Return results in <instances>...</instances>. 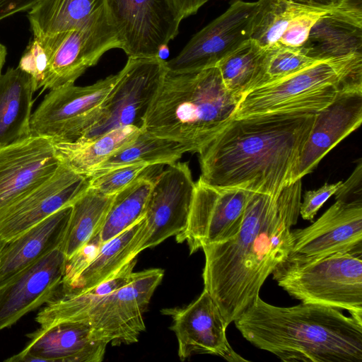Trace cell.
Segmentation results:
<instances>
[{
  "label": "cell",
  "mask_w": 362,
  "mask_h": 362,
  "mask_svg": "<svg viewBox=\"0 0 362 362\" xmlns=\"http://www.w3.org/2000/svg\"><path fill=\"white\" fill-rule=\"evenodd\" d=\"M163 275L158 268L134 272L129 283L95 300L71 322H86L99 339L112 345L137 342L146 329L143 315Z\"/></svg>",
  "instance_id": "7"
},
{
  "label": "cell",
  "mask_w": 362,
  "mask_h": 362,
  "mask_svg": "<svg viewBox=\"0 0 362 362\" xmlns=\"http://www.w3.org/2000/svg\"><path fill=\"white\" fill-rule=\"evenodd\" d=\"M293 2L310 7L334 9L339 0H291Z\"/></svg>",
  "instance_id": "43"
},
{
  "label": "cell",
  "mask_w": 362,
  "mask_h": 362,
  "mask_svg": "<svg viewBox=\"0 0 362 362\" xmlns=\"http://www.w3.org/2000/svg\"><path fill=\"white\" fill-rule=\"evenodd\" d=\"M305 6L291 0H260L251 39L264 49L279 44L290 21Z\"/></svg>",
  "instance_id": "32"
},
{
  "label": "cell",
  "mask_w": 362,
  "mask_h": 362,
  "mask_svg": "<svg viewBox=\"0 0 362 362\" xmlns=\"http://www.w3.org/2000/svg\"><path fill=\"white\" fill-rule=\"evenodd\" d=\"M7 57V49L5 45L0 42V74L6 62Z\"/></svg>",
  "instance_id": "44"
},
{
  "label": "cell",
  "mask_w": 362,
  "mask_h": 362,
  "mask_svg": "<svg viewBox=\"0 0 362 362\" xmlns=\"http://www.w3.org/2000/svg\"><path fill=\"white\" fill-rule=\"evenodd\" d=\"M27 337V346L5 361L100 362L108 344L84 321L40 327Z\"/></svg>",
  "instance_id": "20"
},
{
  "label": "cell",
  "mask_w": 362,
  "mask_h": 362,
  "mask_svg": "<svg viewBox=\"0 0 362 362\" xmlns=\"http://www.w3.org/2000/svg\"><path fill=\"white\" fill-rule=\"evenodd\" d=\"M146 232L145 216L121 233L104 243L92 262L81 273L73 284L61 293L84 292L102 283L134 259Z\"/></svg>",
  "instance_id": "24"
},
{
  "label": "cell",
  "mask_w": 362,
  "mask_h": 362,
  "mask_svg": "<svg viewBox=\"0 0 362 362\" xmlns=\"http://www.w3.org/2000/svg\"><path fill=\"white\" fill-rule=\"evenodd\" d=\"M40 40L49 55L42 90L74 84L106 52L119 48L104 6L78 27Z\"/></svg>",
  "instance_id": "9"
},
{
  "label": "cell",
  "mask_w": 362,
  "mask_h": 362,
  "mask_svg": "<svg viewBox=\"0 0 362 362\" xmlns=\"http://www.w3.org/2000/svg\"><path fill=\"white\" fill-rule=\"evenodd\" d=\"M253 192L211 186L199 178L195 187L187 226L175 235L186 242L190 254L203 246L219 243L240 230L247 202Z\"/></svg>",
  "instance_id": "13"
},
{
  "label": "cell",
  "mask_w": 362,
  "mask_h": 362,
  "mask_svg": "<svg viewBox=\"0 0 362 362\" xmlns=\"http://www.w3.org/2000/svg\"><path fill=\"white\" fill-rule=\"evenodd\" d=\"M266 49L250 39L223 59L216 66L226 89L240 99L252 90L262 73Z\"/></svg>",
  "instance_id": "31"
},
{
  "label": "cell",
  "mask_w": 362,
  "mask_h": 362,
  "mask_svg": "<svg viewBox=\"0 0 362 362\" xmlns=\"http://www.w3.org/2000/svg\"><path fill=\"white\" fill-rule=\"evenodd\" d=\"M362 122V86L340 90L333 101L315 114L300 156L295 181L312 173L337 144Z\"/></svg>",
  "instance_id": "21"
},
{
  "label": "cell",
  "mask_w": 362,
  "mask_h": 362,
  "mask_svg": "<svg viewBox=\"0 0 362 362\" xmlns=\"http://www.w3.org/2000/svg\"><path fill=\"white\" fill-rule=\"evenodd\" d=\"M118 76L117 73L89 86L74 83L50 90L32 114V135L54 142H72L85 136L96 122Z\"/></svg>",
  "instance_id": "8"
},
{
  "label": "cell",
  "mask_w": 362,
  "mask_h": 362,
  "mask_svg": "<svg viewBox=\"0 0 362 362\" xmlns=\"http://www.w3.org/2000/svg\"><path fill=\"white\" fill-rule=\"evenodd\" d=\"M362 163L359 161L350 177L336 192V200L362 201Z\"/></svg>",
  "instance_id": "39"
},
{
  "label": "cell",
  "mask_w": 362,
  "mask_h": 362,
  "mask_svg": "<svg viewBox=\"0 0 362 362\" xmlns=\"http://www.w3.org/2000/svg\"><path fill=\"white\" fill-rule=\"evenodd\" d=\"M314 113L233 118L198 153L207 185L279 195L293 183Z\"/></svg>",
  "instance_id": "2"
},
{
  "label": "cell",
  "mask_w": 362,
  "mask_h": 362,
  "mask_svg": "<svg viewBox=\"0 0 362 362\" xmlns=\"http://www.w3.org/2000/svg\"><path fill=\"white\" fill-rule=\"evenodd\" d=\"M5 241H6L5 240L0 238V250L2 247V246L4 245Z\"/></svg>",
  "instance_id": "45"
},
{
  "label": "cell",
  "mask_w": 362,
  "mask_h": 362,
  "mask_svg": "<svg viewBox=\"0 0 362 362\" xmlns=\"http://www.w3.org/2000/svg\"><path fill=\"white\" fill-rule=\"evenodd\" d=\"M160 57H128L113 88L98 112L96 122L82 139H91L112 129L134 125L143 119L167 73Z\"/></svg>",
  "instance_id": "10"
},
{
  "label": "cell",
  "mask_w": 362,
  "mask_h": 362,
  "mask_svg": "<svg viewBox=\"0 0 362 362\" xmlns=\"http://www.w3.org/2000/svg\"><path fill=\"white\" fill-rule=\"evenodd\" d=\"M34 92L31 77L18 67L0 74V148L32 135Z\"/></svg>",
  "instance_id": "23"
},
{
  "label": "cell",
  "mask_w": 362,
  "mask_h": 362,
  "mask_svg": "<svg viewBox=\"0 0 362 362\" xmlns=\"http://www.w3.org/2000/svg\"><path fill=\"white\" fill-rule=\"evenodd\" d=\"M333 9L314 8L306 6L289 22L281 35L279 44L300 49L307 41L315 23Z\"/></svg>",
  "instance_id": "35"
},
{
  "label": "cell",
  "mask_w": 362,
  "mask_h": 362,
  "mask_svg": "<svg viewBox=\"0 0 362 362\" xmlns=\"http://www.w3.org/2000/svg\"><path fill=\"white\" fill-rule=\"evenodd\" d=\"M187 152V148L180 143L156 136L142 129L132 144L95 168L88 178L131 164L170 165L179 160Z\"/></svg>",
  "instance_id": "29"
},
{
  "label": "cell",
  "mask_w": 362,
  "mask_h": 362,
  "mask_svg": "<svg viewBox=\"0 0 362 362\" xmlns=\"http://www.w3.org/2000/svg\"><path fill=\"white\" fill-rule=\"evenodd\" d=\"M288 257L315 260L332 255H362V201L336 200L316 221L292 230Z\"/></svg>",
  "instance_id": "15"
},
{
  "label": "cell",
  "mask_w": 362,
  "mask_h": 362,
  "mask_svg": "<svg viewBox=\"0 0 362 362\" xmlns=\"http://www.w3.org/2000/svg\"><path fill=\"white\" fill-rule=\"evenodd\" d=\"M177 15L182 21L197 13L199 9L209 0H168Z\"/></svg>",
  "instance_id": "41"
},
{
  "label": "cell",
  "mask_w": 362,
  "mask_h": 362,
  "mask_svg": "<svg viewBox=\"0 0 362 362\" xmlns=\"http://www.w3.org/2000/svg\"><path fill=\"white\" fill-rule=\"evenodd\" d=\"M104 8L128 57H160L182 21L168 0H104Z\"/></svg>",
  "instance_id": "11"
},
{
  "label": "cell",
  "mask_w": 362,
  "mask_h": 362,
  "mask_svg": "<svg viewBox=\"0 0 362 362\" xmlns=\"http://www.w3.org/2000/svg\"><path fill=\"white\" fill-rule=\"evenodd\" d=\"M48 65L49 55L41 41L34 37L23 54L18 67L31 77L35 91L42 88Z\"/></svg>",
  "instance_id": "36"
},
{
  "label": "cell",
  "mask_w": 362,
  "mask_h": 362,
  "mask_svg": "<svg viewBox=\"0 0 362 362\" xmlns=\"http://www.w3.org/2000/svg\"><path fill=\"white\" fill-rule=\"evenodd\" d=\"M142 129L127 125L112 129L91 139L54 142L56 155L75 173L88 178L90 173L114 153L132 144Z\"/></svg>",
  "instance_id": "25"
},
{
  "label": "cell",
  "mask_w": 362,
  "mask_h": 362,
  "mask_svg": "<svg viewBox=\"0 0 362 362\" xmlns=\"http://www.w3.org/2000/svg\"><path fill=\"white\" fill-rule=\"evenodd\" d=\"M334 10L362 21V0H339Z\"/></svg>",
  "instance_id": "42"
},
{
  "label": "cell",
  "mask_w": 362,
  "mask_h": 362,
  "mask_svg": "<svg viewBox=\"0 0 362 362\" xmlns=\"http://www.w3.org/2000/svg\"><path fill=\"white\" fill-rule=\"evenodd\" d=\"M272 274L301 303L346 310L362 322V255L339 253L315 260L288 257Z\"/></svg>",
  "instance_id": "6"
},
{
  "label": "cell",
  "mask_w": 362,
  "mask_h": 362,
  "mask_svg": "<svg viewBox=\"0 0 362 362\" xmlns=\"http://www.w3.org/2000/svg\"><path fill=\"white\" fill-rule=\"evenodd\" d=\"M320 61L300 49L275 45L266 49L262 71L252 89L293 75Z\"/></svg>",
  "instance_id": "33"
},
{
  "label": "cell",
  "mask_w": 362,
  "mask_h": 362,
  "mask_svg": "<svg viewBox=\"0 0 362 362\" xmlns=\"http://www.w3.org/2000/svg\"><path fill=\"white\" fill-rule=\"evenodd\" d=\"M103 244L98 233L66 260L60 289H67L73 284L81 273L95 258Z\"/></svg>",
  "instance_id": "37"
},
{
  "label": "cell",
  "mask_w": 362,
  "mask_h": 362,
  "mask_svg": "<svg viewBox=\"0 0 362 362\" xmlns=\"http://www.w3.org/2000/svg\"><path fill=\"white\" fill-rule=\"evenodd\" d=\"M71 210V204L66 206L17 237L5 241L0 250V286L61 247Z\"/></svg>",
  "instance_id": "22"
},
{
  "label": "cell",
  "mask_w": 362,
  "mask_h": 362,
  "mask_svg": "<svg viewBox=\"0 0 362 362\" xmlns=\"http://www.w3.org/2000/svg\"><path fill=\"white\" fill-rule=\"evenodd\" d=\"M300 50L318 60L362 53V21L333 9L315 23Z\"/></svg>",
  "instance_id": "26"
},
{
  "label": "cell",
  "mask_w": 362,
  "mask_h": 362,
  "mask_svg": "<svg viewBox=\"0 0 362 362\" xmlns=\"http://www.w3.org/2000/svg\"><path fill=\"white\" fill-rule=\"evenodd\" d=\"M362 86V53L327 59L240 99L233 118L272 113L316 114L344 88Z\"/></svg>",
  "instance_id": "5"
},
{
  "label": "cell",
  "mask_w": 362,
  "mask_h": 362,
  "mask_svg": "<svg viewBox=\"0 0 362 362\" xmlns=\"http://www.w3.org/2000/svg\"><path fill=\"white\" fill-rule=\"evenodd\" d=\"M300 195L301 180L276 196L253 192L239 231L226 241L202 247L204 289L228 325L253 303L268 276L291 254Z\"/></svg>",
  "instance_id": "1"
},
{
  "label": "cell",
  "mask_w": 362,
  "mask_h": 362,
  "mask_svg": "<svg viewBox=\"0 0 362 362\" xmlns=\"http://www.w3.org/2000/svg\"><path fill=\"white\" fill-rule=\"evenodd\" d=\"M159 173L148 196L146 232L139 252L153 247L185 228L195 182L188 162H175Z\"/></svg>",
  "instance_id": "14"
},
{
  "label": "cell",
  "mask_w": 362,
  "mask_h": 362,
  "mask_svg": "<svg viewBox=\"0 0 362 362\" xmlns=\"http://www.w3.org/2000/svg\"><path fill=\"white\" fill-rule=\"evenodd\" d=\"M59 160L51 139L30 136L0 148V209L47 182Z\"/></svg>",
  "instance_id": "18"
},
{
  "label": "cell",
  "mask_w": 362,
  "mask_h": 362,
  "mask_svg": "<svg viewBox=\"0 0 362 362\" xmlns=\"http://www.w3.org/2000/svg\"><path fill=\"white\" fill-rule=\"evenodd\" d=\"M233 322L250 344L283 361H362V322L337 308L279 307L259 296Z\"/></svg>",
  "instance_id": "3"
},
{
  "label": "cell",
  "mask_w": 362,
  "mask_h": 362,
  "mask_svg": "<svg viewBox=\"0 0 362 362\" xmlns=\"http://www.w3.org/2000/svg\"><path fill=\"white\" fill-rule=\"evenodd\" d=\"M260 0H231L221 15L197 33L177 55L165 61L168 71L185 73L216 66L251 39Z\"/></svg>",
  "instance_id": "12"
},
{
  "label": "cell",
  "mask_w": 362,
  "mask_h": 362,
  "mask_svg": "<svg viewBox=\"0 0 362 362\" xmlns=\"http://www.w3.org/2000/svg\"><path fill=\"white\" fill-rule=\"evenodd\" d=\"M161 313L173 319L170 329L178 342L180 360L194 354H213L228 361H246L230 346L226 337L228 325L205 289L187 306L163 309Z\"/></svg>",
  "instance_id": "17"
},
{
  "label": "cell",
  "mask_w": 362,
  "mask_h": 362,
  "mask_svg": "<svg viewBox=\"0 0 362 362\" xmlns=\"http://www.w3.org/2000/svg\"><path fill=\"white\" fill-rule=\"evenodd\" d=\"M115 195L88 188L71 204L72 210L60 249L68 259L100 233Z\"/></svg>",
  "instance_id": "28"
},
{
  "label": "cell",
  "mask_w": 362,
  "mask_h": 362,
  "mask_svg": "<svg viewBox=\"0 0 362 362\" xmlns=\"http://www.w3.org/2000/svg\"><path fill=\"white\" fill-rule=\"evenodd\" d=\"M148 166L146 163H136L115 168L90 177L88 188L103 195H115L130 185Z\"/></svg>",
  "instance_id": "34"
},
{
  "label": "cell",
  "mask_w": 362,
  "mask_h": 362,
  "mask_svg": "<svg viewBox=\"0 0 362 362\" xmlns=\"http://www.w3.org/2000/svg\"><path fill=\"white\" fill-rule=\"evenodd\" d=\"M103 6L104 0H39L28 19L33 37L42 40L78 27Z\"/></svg>",
  "instance_id": "27"
},
{
  "label": "cell",
  "mask_w": 362,
  "mask_h": 362,
  "mask_svg": "<svg viewBox=\"0 0 362 362\" xmlns=\"http://www.w3.org/2000/svg\"><path fill=\"white\" fill-rule=\"evenodd\" d=\"M66 260L60 247L55 249L0 286V330L55 296L62 284Z\"/></svg>",
  "instance_id": "19"
},
{
  "label": "cell",
  "mask_w": 362,
  "mask_h": 362,
  "mask_svg": "<svg viewBox=\"0 0 362 362\" xmlns=\"http://www.w3.org/2000/svg\"><path fill=\"white\" fill-rule=\"evenodd\" d=\"M239 100L225 87L217 66L167 71L141 129L198 153L230 122Z\"/></svg>",
  "instance_id": "4"
},
{
  "label": "cell",
  "mask_w": 362,
  "mask_h": 362,
  "mask_svg": "<svg viewBox=\"0 0 362 362\" xmlns=\"http://www.w3.org/2000/svg\"><path fill=\"white\" fill-rule=\"evenodd\" d=\"M341 181L327 184L315 190H309L305 192L303 202L300 205V215L308 221H313L321 206L334 195L341 184Z\"/></svg>",
  "instance_id": "38"
},
{
  "label": "cell",
  "mask_w": 362,
  "mask_h": 362,
  "mask_svg": "<svg viewBox=\"0 0 362 362\" xmlns=\"http://www.w3.org/2000/svg\"><path fill=\"white\" fill-rule=\"evenodd\" d=\"M89 187V178L63 163L44 184L0 209V238L8 240L24 233L60 209L72 204Z\"/></svg>",
  "instance_id": "16"
},
{
  "label": "cell",
  "mask_w": 362,
  "mask_h": 362,
  "mask_svg": "<svg viewBox=\"0 0 362 362\" xmlns=\"http://www.w3.org/2000/svg\"><path fill=\"white\" fill-rule=\"evenodd\" d=\"M154 179L143 173L115 194L99 233L102 243L129 228L145 216Z\"/></svg>",
  "instance_id": "30"
},
{
  "label": "cell",
  "mask_w": 362,
  "mask_h": 362,
  "mask_svg": "<svg viewBox=\"0 0 362 362\" xmlns=\"http://www.w3.org/2000/svg\"><path fill=\"white\" fill-rule=\"evenodd\" d=\"M39 0H0V21L14 14L30 11Z\"/></svg>",
  "instance_id": "40"
}]
</instances>
